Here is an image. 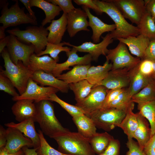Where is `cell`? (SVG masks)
<instances>
[{"label": "cell", "instance_id": "obj_1", "mask_svg": "<svg viewBox=\"0 0 155 155\" xmlns=\"http://www.w3.org/2000/svg\"><path fill=\"white\" fill-rule=\"evenodd\" d=\"M102 12L108 15L115 23L116 28L110 33L113 39L125 38L140 34L138 27L128 23L115 5L109 0H93Z\"/></svg>", "mask_w": 155, "mask_h": 155}, {"label": "cell", "instance_id": "obj_2", "mask_svg": "<svg viewBox=\"0 0 155 155\" xmlns=\"http://www.w3.org/2000/svg\"><path fill=\"white\" fill-rule=\"evenodd\" d=\"M36 103L37 111L34 120L38 123L43 134L53 138L69 131L64 127L56 117L53 105L50 101L43 100Z\"/></svg>", "mask_w": 155, "mask_h": 155}, {"label": "cell", "instance_id": "obj_3", "mask_svg": "<svg viewBox=\"0 0 155 155\" xmlns=\"http://www.w3.org/2000/svg\"><path fill=\"white\" fill-rule=\"evenodd\" d=\"M60 152L71 155H95L88 139L69 131L53 137Z\"/></svg>", "mask_w": 155, "mask_h": 155}, {"label": "cell", "instance_id": "obj_4", "mask_svg": "<svg viewBox=\"0 0 155 155\" xmlns=\"http://www.w3.org/2000/svg\"><path fill=\"white\" fill-rule=\"evenodd\" d=\"M1 55L4 60L5 70L1 68L0 71L10 80L19 94H22L25 91L28 81L34 72L21 61H19L16 65L14 63L7 49H3Z\"/></svg>", "mask_w": 155, "mask_h": 155}, {"label": "cell", "instance_id": "obj_5", "mask_svg": "<svg viewBox=\"0 0 155 155\" xmlns=\"http://www.w3.org/2000/svg\"><path fill=\"white\" fill-rule=\"evenodd\" d=\"M6 31L16 36L19 40L33 45L35 47L34 53L36 55L45 50L48 42L49 31L42 25L30 26L25 30L15 28Z\"/></svg>", "mask_w": 155, "mask_h": 155}, {"label": "cell", "instance_id": "obj_6", "mask_svg": "<svg viewBox=\"0 0 155 155\" xmlns=\"http://www.w3.org/2000/svg\"><path fill=\"white\" fill-rule=\"evenodd\" d=\"M127 109L100 108L87 115L93 120L96 127L109 131L118 126L125 117Z\"/></svg>", "mask_w": 155, "mask_h": 155}, {"label": "cell", "instance_id": "obj_7", "mask_svg": "<svg viewBox=\"0 0 155 155\" xmlns=\"http://www.w3.org/2000/svg\"><path fill=\"white\" fill-rule=\"evenodd\" d=\"M14 4L9 8V3L6 1H2V9L0 17V23L5 28L22 24H30L34 25L37 24V21L33 20L29 13L24 12V8H21L18 0L15 1Z\"/></svg>", "mask_w": 155, "mask_h": 155}, {"label": "cell", "instance_id": "obj_8", "mask_svg": "<svg viewBox=\"0 0 155 155\" xmlns=\"http://www.w3.org/2000/svg\"><path fill=\"white\" fill-rule=\"evenodd\" d=\"M106 57L111 61L112 70L124 68L131 69L141 61L140 58L131 55L126 45L120 42L115 48L109 50Z\"/></svg>", "mask_w": 155, "mask_h": 155}, {"label": "cell", "instance_id": "obj_9", "mask_svg": "<svg viewBox=\"0 0 155 155\" xmlns=\"http://www.w3.org/2000/svg\"><path fill=\"white\" fill-rule=\"evenodd\" d=\"M117 7L125 19L137 26L146 11L144 0H109Z\"/></svg>", "mask_w": 155, "mask_h": 155}, {"label": "cell", "instance_id": "obj_10", "mask_svg": "<svg viewBox=\"0 0 155 155\" xmlns=\"http://www.w3.org/2000/svg\"><path fill=\"white\" fill-rule=\"evenodd\" d=\"M9 36L7 49L11 59L15 65L20 61L27 66L31 56L35 52L34 46L32 44L28 45L22 43L13 35Z\"/></svg>", "mask_w": 155, "mask_h": 155}, {"label": "cell", "instance_id": "obj_11", "mask_svg": "<svg viewBox=\"0 0 155 155\" xmlns=\"http://www.w3.org/2000/svg\"><path fill=\"white\" fill-rule=\"evenodd\" d=\"M108 89L101 85H95L89 94L75 105L84 113L87 115L91 112L102 108Z\"/></svg>", "mask_w": 155, "mask_h": 155}, {"label": "cell", "instance_id": "obj_12", "mask_svg": "<svg viewBox=\"0 0 155 155\" xmlns=\"http://www.w3.org/2000/svg\"><path fill=\"white\" fill-rule=\"evenodd\" d=\"M37 84L30 78L24 92L18 96L13 97L12 100L16 101L20 100H29L37 103L43 100H48L50 95L59 91L53 87L42 86Z\"/></svg>", "mask_w": 155, "mask_h": 155}, {"label": "cell", "instance_id": "obj_13", "mask_svg": "<svg viewBox=\"0 0 155 155\" xmlns=\"http://www.w3.org/2000/svg\"><path fill=\"white\" fill-rule=\"evenodd\" d=\"M102 37V40L98 43L86 42L76 46L68 42L67 45L75 48L78 51L88 53L91 56L92 61H97L100 55L106 56L109 51L107 47L113 42V39L110 33Z\"/></svg>", "mask_w": 155, "mask_h": 155}, {"label": "cell", "instance_id": "obj_14", "mask_svg": "<svg viewBox=\"0 0 155 155\" xmlns=\"http://www.w3.org/2000/svg\"><path fill=\"white\" fill-rule=\"evenodd\" d=\"M131 69L124 68L111 70L106 77L97 85L103 86L108 90L123 88L129 87Z\"/></svg>", "mask_w": 155, "mask_h": 155}, {"label": "cell", "instance_id": "obj_15", "mask_svg": "<svg viewBox=\"0 0 155 155\" xmlns=\"http://www.w3.org/2000/svg\"><path fill=\"white\" fill-rule=\"evenodd\" d=\"M6 136L7 143L4 148L9 153L17 152L25 146L33 147L32 140L15 128L7 127Z\"/></svg>", "mask_w": 155, "mask_h": 155}, {"label": "cell", "instance_id": "obj_16", "mask_svg": "<svg viewBox=\"0 0 155 155\" xmlns=\"http://www.w3.org/2000/svg\"><path fill=\"white\" fill-rule=\"evenodd\" d=\"M67 15V30L70 37H73L78 32L82 30L90 31L88 28L89 26L88 17L84 10L80 8H75Z\"/></svg>", "mask_w": 155, "mask_h": 155}, {"label": "cell", "instance_id": "obj_17", "mask_svg": "<svg viewBox=\"0 0 155 155\" xmlns=\"http://www.w3.org/2000/svg\"><path fill=\"white\" fill-rule=\"evenodd\" d=\"M78 52L73 47L70 51L66 52L68 57L66 61L63 63H57L52 73L56 77L60 75L64 71L69 70V67L79 65H88L91 64L92 60L91 56L88 53L82 57L77 54Z\"/></svg>", "mask_w": 155, "mask_h": 155}, {"label": "cell", "instance_id": "obj_18", "mask_svg": "<svg viewBox=\"0 0 155 155\" xmlns=\"http://www.w3.org/2000/svg\"><path fill=\"white\" fill-rule=\"evenodd\" d=\"M82 7L88 18L89 26L92 30L91 38L93 43L100 42V38L102 34L106 32H112L116 29L115 24H109L104 23L97 17L92 15L89 8L84 5H82Z\"/></svg>", "mask_w": 155, "mask_h": 155}, {"label": "cell", "instance_id": "obj_19", "mask_svg": "<svg viewBox=\"0 0 155 155\" xmlns=\"http://www.w3.org/2000/svg\"><path fill=\"white\" fill-rule=\"evenodd\" d=\"M34 102L33 100L26 99L16 101L11 109L17 121L20 122L31 118L34 119L37 109Z\"/></svg>", "mask_w": 155, "mask_h": 155}, {"label": "cell", "instance_id": "obj_20", "mask_svg": "<svg viewBox=\"0 0 155 155\" xmlns=\"http://www.w3.org/2000/svg\"><path fill=\"white\" fill-rule=\"evenodd\" d=\"M31 78L41 86L53 87L63 93H67L69 89L68 84L58 79L51 73H47L41 70L36 71L33 73Z\"/></svg>", "mask_w": 155, "mask_h": 155}, {"label": "cell", "instance_id": "obj_21", "mask_svg": "<svg viewBox=\"0 0 155 155\" xmlns=\"http://www.w3.org/2000/svg\"><path fill=\"white\" fill-rule=\"evenodd\" d=\"M34 118H31L18 123L13 122L5 124L7 127L15 128L20 131L26 137L30 138L33 144L34 148L36 150L39 147L40 140L38 133L35 130Z\"/></svg>", "mask_w": 155, "mask_h": 155}, {"label": "cell", "instance_id": "obj_22", "mask_svg": "<svg viewBox=\"0 0 155 155\" xmlns=\"http://www.w3.org/2000/svg\"><path fill=\"white\" fill-rule=\"evenodd\" d=\"M117 40L125 44L131 54L141 59L143 58L150 41L149 38L141 34L125 38H118Z\"/></svg>", "mask_w": 155, "mask_h": 155}, {"label": "cell", "instance_id": "obj_23", "mask_svg": "<svg viewBox=\"0 0 155 155\" xmlns=\"http://www.w3.org/2000/svg\"><path fill=\"white\" fill-rule=\"evenodd\" d=\"M67 15L64 13L59 19L52 20L50 25L46 28L49 31L48 42L54 44L60 43L67 30Z\"/></svg>", "mask_w": 155, "mask_h": 155}, {"label": "cell", "instance_id": "obj_24", "mask_svg": "<svg viewBox=\"0 0 155 155\" xmlns=\"http://www.w3.org/2000/svg\"><path fill=\"white\" fill-rule=\"evenodd\" d=\"M57 62L48 55L38 56L34 53L31 56L27 67L34 72L41 70L52 73Z\"/></svg>", "mask_w": 155, "mask_h": 155}, {"label": "cell", "instance_id": "obj_25", "mask_svg": "<svg viewBox=\"0 0 155 155\" xmlns=\"http://www.w3.org/2000/svg\"><path fill=\"white\" fill-rule=\"evenodd\" d=\"M138 64L129 71L130 82L127 90L131 97L147 86L153 79L151 76H145L140 73L138 69Z\"/></svg>", "mask_w": 155, "mask_h": 155}, {"label": "cell", "instance_id": "obj_26", "mask_svg": "<svg viewBox=\"0 0 155 155\" xmlns=\"http://www.w3.org/2000/svg\"><path fill=\"white\" fill-rule=\"evenodd\" d=\"M134 106V102L130 103L125 117L118 126L123 130L128 138H132L138 123L137 113H135L133 112Z\"/></svg>", "mask_w": 155, "mask_h": 155}, {"label": "cell", "instance_id": "obj_27", "mask_svg": "<svg viewBox=\"0 0 155 155\" xmlns=\"http://www.w3.org/2000/svg\"><path fill=\"white\" fill-rule=\"evenodd\" d=\"M137 114L138 125L134 133L133 138L136 140L139 146L143 150L151 138V130L147 120L139 112L137 113Z\"/></svg>", "mask_w": 155, "mask_h": 155}, {"label": "cell", "instance_id": "obj_28", "mask_svg": "<svg viewBox=\"0 0 155 155\" xmlns=\"http://www.w3.org/2000/svg\"><path fill=\"white\" fill-rule=\"evenodd\" d=\"M72 120L76 125L78 132L88 139L97 132L96 126L93 120L83 114L72 117Z\"/></svg>", "mask_w": 155, "mask_h": 155}, {"label": "cell", "instance_id": "obj_29", "mask_svg": "<svg viewBox=\"0 0 155 155\" xmlns=\"http://www.w3.org/2000/svg\"><path fill=\"white\" fill-rule=\"evenodd\" d=\"M112 67V63L107 59L102 65L91 66L88 70L86 80L91 84L97 85L106 77Z\"/></svg>", "mask_w": 155, "mask_h": 155}, {"label": "cell", "instance_id": "obj_30", "mask_svg": "<svg viewBox=\"0 0 155 155\" xmlns=\"http://www.w3.org/2000/svg\"><path fill=\"white\" fill-rule=\"evenodd\" d=\"M30 3L31 7H38L44 11L45 18L41 23V25L44 26L47 23L51 22L56 16L59 15L60 11H62L59 6L47 1L30 0Z\"/></svg>", "mask_w": 155, "mask_h": 155}, {"label": "cell", "instance_id": "obj_31", "mask_svg": "<svg viewBox=\"0 0 155 155\" xmlns=\"http://www.w3.org/2000/svg\"><path fill=\"white\" fill-rule=\"evenodd\" d=\"M91 66V64L75 66L70 71L57 78L68 84L86 80L88 70Z\"/></svg>", "mask_w": 155, "mask_h": 155}, {"label": "cell", "instance_id": "obj_32", "mask_svg": "<svg viewBox=\"0 0 155 155\" xmlns=\"http://www.w3.org/2000/svg\"><path fill=\"white\" fill-rule=\"evenodd\" d=\"M113 138L112 135L105 132L97 133L88 140L94 152L100 155L104 153Z\"/></svg>", "mask_w": 155, "mask_h": 155}, {"label": "cell", "instance_id": "obj_33", "mask_svg": "<svg viewBox=\"0 0 155 155\" xmlns=\"http://www.w3.org/2000/svg\"><path fill=\"white\" fill-rule=\"evenodd\" d=\"M137 104L139 113L149 123L152 137L155 133V100Z\"/></svg>", "mask_w": 155, "mask_h": 155}, {"label": "cell", "instance_id": "obj_34", "mask_svg": "<svg viewBox=\"0 0 155 155\" xmlns=\"http://www.w3.org/2000/svg\"><path fill=\"white\" fill-rule=\"evenodd\" d=\"M94 86L86 80L69 84V89L73 92L77 103L86 98Z\"/></svg>", "mask_w": 155, "mask_h": 155}, {"label": "cell", "instance_id": "obj_35", "mask_svg": "<svg viewBox=\"0 0 155 155\" xmlns=\"http://www.w3.org/2000/svg\"><path fill=\"white\" fill-rule=\"evenodd\" d=\"M155 100V81L153 79L146 87L131 98V102L137 103Z\"/></svg>", "mask_w": 155, "mask_h": 155}, {"label": "cell", "instance_id": "obj_36", "mask_svg": "<svg viewBox=\"0 0 155 155\" xmlns=\"http://www.w3.org/2000/svg\"><path fill=\"white\" fill-rule=\"evenodd\" d=\"M137 26L139 29L140 34L150 40L155 38V22L147 11H146Z\"/></svg>", "mask_w": 155, "mask_h": 155}, {"label": "cell", "instance_id": "obj_37", "mask_svg": "<svg viewBox=\"0 0 155 155\" xmlns=\"http://www.w3.org/2000/svg\"><path fill=\"white\" fill-rule=\"evenodd\" d=\"M67 42H65L57 44L48 42L45 49L36 55L38 56H41L45 54H49L51 57L58 62L59 59L58 55L60 52L65 51L66 53L71 50V49L68 47L63 46L64 45H67Z\"/></svg>", "mask_w": 155, "mask_h": 155}, {"label": "cell", "instance_id": "obj_38", "mask_svg": "<svg viewBox=\"0 0 155 155\" xmlns=\"http://www.w3.org/2000/svg\"><path fill=\"white\" fill-rule=\"evenodd\" d=\"M40 144L36 150L38 155H71L65 154L52 148L45 138L43 133L41 130L38 131Z\"/></svg>", "mask_w": 155, "mask_h": 155}, {"label": "cell", "instance_id": "obj_39", "mask_svg": "<svg viewBox=\"0 0 155 155\" xmlns=\"http://www.w3.org/2000/svg\"><path fill=\"white\" fill-rule=\"evenodd\" d=\"M131 97L129 95L127 88L120 94L105 108H113L117 109H127L130 104Z\"/></svg>", "mask_w": 155, "mask_h": 155}, {"label": "cell", "instance_id": "obj_40", "mask_svg": "<svg viewBox=\"0 0 155 155\" xmlns=\"http://www.w3.org/2000/svg\"><path fill=\"white\" fill-rule=\"evenodd\" d=\"M48 100L55 102L66 111L72 117L84 114L78 107L69 104L60 98L55 93L50 95Z\"/></svg>", "mask_w": 155, "mask_h": 155}, {"label": "cell", "instance_id": "obj_41", "mask_svg": "<svg viewBox=\"0 0 155 155\" xmlns=\"http://www.w3.org/2000/svg\"><path fill=\"white\" fill-rule=\"evenodd\" d=\"M15 87L10 80L1 71L0 72V90L7 93L13 97L19 96Z\"/></svg>", "mask_w": 155, "mask_h": 155}, {"label": "cell", "instance_id": "obj_42", "mask_svg": "<svg viewBox=\"0 0 155 155\" xmlns=\"http://www.w3.org/2000/svg\"><path fill=\"white\" fill-rule=\"evenodd\" d=\"M126 144L129 150L126 155H146L144 150L141 148L137 143L132 138H128Z\"/></svg>", "mask_w": 155, "mask_h": 155}, {"label": "cell", "instance_id": "obj_43", "mask_svg": "<svg viewBox=\"0 0 155 155\" xmlns=\"http://www.w3.org/2000/svg\"><path fill=\"white\" fill-rule=\"evenodd\" d=\"M138 67L140 71L143 75L151 76L153 71L152 61L147 59H141Z\"/></svg>", "mask_w": 155, "mask_h": 155}, {"label": "cell", "instance_id": "obj_44", "mask_svg": "<svg viewBox=\"0 0 155 155\" xmlns=\"http://www.w3.org/2000/svg\"><path fill=\"white\" fill-rule=\"evenodd\" d=\"M53 4L59 6L63 11L67 14L74 9L71 0H47Z\"/></svg>", "mask_w": 155, "mask_h": 155}, {"label": "cell", "instance_id": "obj_45", "mask_svg": "<svg viewBox=\"0 0 155 155\" xmlns=\"http://www.w3.org/2000/svg\"><path fill=\"white\" fill-rule=\"evenodd\" d=\"M126 88L116 89L108 90L101 108H105L114 100L121 92L124 91Z\"/></svg>", "mask_w": 155, "mask_h": 155}, {"label": "cell", "instance_id": "obj_46", "mask_svg": "<svg viewBox=\"0 0 155 155\" xmlns=\"http://www.w3.org/2000/svg\"><path fill=\"white\" fill-rule=\"evenodd\" d=\"M120 146L119 141L113 138L103 153L106 155H120Z\"/></svg>", "mask_w": 155, "mask_h": 155}, {"label": "cell", "instance_id": "obj_47", "mask_svg": "<svg viewBox=\"0 0 155 155\" xmlns=\"http://www.w3.org/2000/svg\"><path fill=\"white\" fill-rule=\"evenodd\" d=\"M142 59L155 61V38L150 40Z\"/></svg>", "mask_w": 155, "mask_h": 155}, {"label": "cell", "instance_id": "obj_48", "mask_svg": "<svg viewBox=\"0 0 155 155\" xmlns=\"http://www.w3.org/2000/svg\"><path fill=\"white\" fill-rule=\"evenodd\" d=\"M74 2L78 5H82L91 8L97 14L100 15L102 13L92 0H74Z\"/></svg>", "mask_w": 155, "mask_h": 155}, {"label": "cell", "instance_id": "obj_49", "mask_svg": "<svg viewBox=\"0 0 155 155\" xmlns=\"http://www.w3.org/2000/svg\"><path fill=\"white\" fill-rule=\"evenodd\" d=\"M143 150L146 155H155V133L152 136Z\"/></svg>", "mask_w": 155, "mask_h": 155}, {"label": "cell", "instance_id": "obj_50", "mask_svg": "<svg viewBox=\"0 0 155 155\" xmlns=\"http://www.w3.org/2000/svg\"><path fill=\"white\" fill-rule=\"evenodd\" d=\"M146 11L155 22V0H144Z\"/></svg>", "mask_w": 155, "mask_h": 155}, {"label": "cell", "instance_id": "obj_51", "mask_svg": "<svg viewBox=\"0 0 155 155\" xmlns=\"http://www.w3.org/2000/svg\"><path fill=\"white\" fill-rule=\"evenodd\" d=\"M7 143L6 129L2 125L0 126V148L5 147Z\"/></svg>", "mask_w": 155, "mask_h": 155}, {"label": "cell", "instance_id": "obj_52", "mask_svg": "<svg viewBox=\"0 0 155 155\" xmlns=\"http://www.w3.org/2000/svg\"><path fill=\"white\" fill-rule=\"evenodd\" d=\"M20 1L25 6L32 18L34 20L36 21V18L35 15V13L31 8V7L30 3V0H20Z\"/></svg>", "mask_w": 155, "mask_h": 155}, {"label": "cell", "instance_id": "obj_53", "mask_svg": "<svg viewBox=\"0 0 155 155\" xmlns=\"http://www.w3.org/2000/svg\"><path fill=\"white\" fill-rule=\"evenodd\" d=\"M24 152L22 149L15 153H9L4 147L0 148V155H23Z\"/></svg>", "mask_w": 155, "mask_h": 155}, {"label": "cell", "instance_id": "obj_54", "mask_svg": "<svg viewBox=\"0 0 155 155\" xmlns=\"http://www.w3.org/2000/svg\"><path fill=\"white\" fill-rule=\"evenodd\" d=\"M22 149L25 155H38L36 151L37 150L36 149H30L26 146H25L23 147Z\"/></svg>", "mask_w": 155, "mask_h": 155}, {"label": "cell", "instance_id": "obj_55", "mask_svg": "<svg viewBox=\"0 0 155 155\" xmlns=\"http://www.w3.org/2000/svg\"><path fill=\"white\" fill-rule=\"evenodd\" d=\"M9 36H6L4 38L0 39V53H1L2 51L7 46L9 40Z\"/></svg>", "mask_w": 155, "mask_h": 155}, {"label": "cell", "instance_id": "obj_56", "mask_svg": "<svg viewBox=\"0 0 155 155\" xmlns=\"http://www.w3.org/2000/svg\"><path fill=\"white\" fill-rule=\"evenodd\" d=\"M5 28L3 26L0 27V39H3L6 36L5 33Z\"/></svg>", "mask_w": 155, "mask_h": 155}, {"label": "cell", "instance_id": "obj_57", "mask_svg": "<svg viewBox=\"0 0 155 155\" xmlns=\"http://www.w3.org/2000/svg\"><path fill=\"white\" fill-rule=\"evenodd\" d=\"M153 71L151 76L155 81V61H153Z\"/></svg>", "mask_w": 155, "mask_h": 155}, {"label": "cell", "instance_id": "obj_58", "mask_svg": "<svg viewBox=\"0 0 155 155\" xmlns=\"http://www.w3.org/2000/svg\"><path fill=\"white\" fill-rule=\"evenodd\" d=\"M99 155H106L103 153L101 154H100Z\"/></svg>", "mask_w": 155, "mask_h": 155}, {"label": "cell", "instance_id": "obj_59", "mask_svg": "<svg viewBox=\"0 0 155 155\" xmlns=\"http://www.w3.org/2000/svg\"><path fill=\"white\" fill-rule=\"evenodd\" d=\"M23 155H25V154H24Z\"/></svg>", "mask_w": 155, "mask_h": 155}]
</instances>
